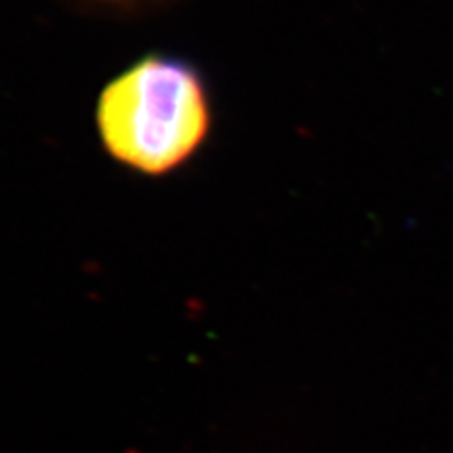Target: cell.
I'll return each mask as SVG.
<instances>
[{
  "instance_id": "cell-1",
  "label": "cell",
  "mask_w": 453,
  "mask_h": 453,
  "mask_svg": "<svg viewBox=\"0 0 453 453\" xmlns=\"http://www.w3.org/2000/svg\"><path fill=\"white\" fill-rule=\"evenodd\" d=\"M93 116L110 159L140 176L163 178L204 148L214 101L206 74L193 61L150 51L103 85Z\"/></svg>"
},
{
  "instance_id": "cell-2",
  "label": "cell",
  "mask_w": 453,
  "mask_h": 453,
  "mask_svg": "<svg viewBox=\"0 0 453 453\" xmlns=\"http://www.w3.org/2000/svg\"><path fill=\"white\" fill-rule=\"evenodd\" d=\"M85 3L108 6V8H140V6L165 4V3H168V0H85Z\"/></svg>"
}]
</instances>
